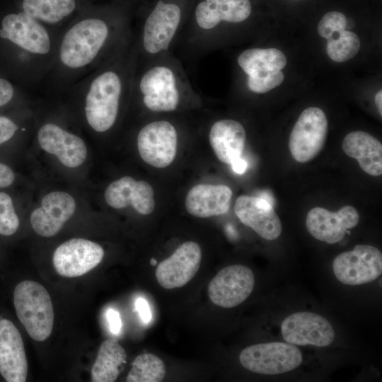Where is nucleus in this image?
<instances>
[{"label":"nucleus","instance_id":"18","mask_svg":"<svg viewBox=\"0 0 382 382\" xmlns=\"http://www.w3.org/2000/svg\"><path fill=\"white\" fill-rule=\"evenodd\" d=\"M37 140L43 150L56 156L66 167L76 168L86 158L87 148L82 139L55 124L43 125L37 132Z\"/></svg>","mask_w":382,"mask_h":382},{"label":"nucleus","instance_id":"13","mask_svg":"<svg viewBox=\"0 0 382 382\" xmlns=\"http://www.w3.org/2000/svg\"><path fill=\"white\" fill-rule=\"evenodd\" d=\"M281 332L284 340L294 345L325 347L335 338L334 330L324 317L307 311L287 316L282 323Z\"/></svg>","mask_w":382,"mask_h":382},{"label":"nucleus","instance_id":"40","mask_svg":"<svg viewBox=\"0 0 382 382\" xmlns=\"http://www.w3.org/2000/svg\"><path fill=\"white\" fill-rule=\"evenodd\" d=\"M296 1H300V0H296Z\"/></svg>","mask_w":382,"mask_h":382},{"label":"nucleus","instance_id":"21","mask_svg":"<svg viewBox=\"0 0 382 382\" xmlns=\"http://www.w3.org/2000/svg\"><path fill=\"white\" fill-rule=\"evenodd\" d=\"M231 189L225 185L199 184L185 197V208L192 216L207 218L226 214L231 205Z\"/></svg>","mask_w":382,"mask_h":382},{"label":"nucleus","instance_id":"23","mask_svg":"<svg viewBox=\"0 0 382 382\" xmlns=\"http://www.w3.org/2000/svg\"><path fill=\"white\" fill-rule=\"evenodd\" d=\"M342 147L365 173L373 176L382 174V144L374 136L363 131L352 132L344 138Z\"/></svg>","mask_w":382,"mask_h":382},{"label":"nucleus","instance_id":"14","mask_svg":"<svg viewBox=\"0 0 382 382\" xmlns=\"http://www.w3.org/2000/svg\"><path fill=\"white\" fill-rule=\"evenodd\" d=\"M202 256L201 247L197 243H183L170 257L157 265V282L163 288L167 289L185 286L199 270Z\"/></svg>","mask_w":382,"mask_h":382},{"label":"nucleus","instance_id":"31","mask_svg":"<svg viewBox=\"0 0 382 382\" xmlns=\"http://www.w3.org/2000/svg\"><path fill=\"white\" fill-rule=\"evenodd\" d=\"M347 25V20L343 13L330 11L320 19L317 31L322 37L328 40L333 33L346 29Z\"/></svg>","mask_w":382,"mask_h":382},{"label":"nucleus","instance_id":"27","mask_svg":"<svg viewBox=\"0 0 382 382\" xmlns=\"http://www.w3.org/2000/svg\"><path fill=\"white\" fill-rule=\"evenodd\" d=\"M166 376V366L163 361L151 353L137 356L127 376V382H160Z\"/></svg>","mask_w":382,"mask_h":382},{"label":"nucleus","instance_id":"30","mask_svg":"<svg viewBox=\"0 0 382 382\" xmlns=\"http://www.w3.org/2000/svg\"><path fill=\"white\" fill-rule=\"evenodd\" d=\"M19 224L11 197L0 192V234L6 236L14 234Z\"/></svg>","mask_w":382,"mask_h":382},{"label":"nucleus","instance_id":"37","mask_svg":"<svg viewBox=\"0 0 382 382\" xmlns=\"http://www.w3.org/2000/svg\"><path fill=\"white\" fill-rule=\"evenodd\" d=\"M231 166L232 170L236 173L243 174L245 171L248 167V163L243 158L241 157L234 160L231 163Z\"/></svg>","mask_w":382,"mask_h":382},{"label":"nucleus","instance_id":"33","mask_svg":"<svg viewBox=\"0 0 382 382\" xmlns=\"http://www.w3.org/2000/svg\"><path fill=\"white\" fill-rule=\"evenodd\" d=\"M14 95V88L7 80L0 78V107L11 101Z\"/></svg>","mask_w":382,"mask_h":382},{"label":"nucleus","instance_id":"32","mask_svg":"<svg viewBox=\"0 0 382 382\" xmlns=\"http://www.w3.org/2000/svg\"><path fill=\"white\" fill-rule=\"evenodd\" d=\"M18 129V125L11 119L0 116V144L11 139Z\"/></svg>","mask_w":382,"mask_h":382},{"label":"nucleus","instance_id":"22","mask_svg":"<svg viewBox=\"0 0 382 382\" xmlns=\"http://www.w3.org/2000/svg\"><path fill=\"white\" fill-rule=\"evenodd\" d=\"M209 144L217 158L229 164L241 158L244 150L246 132L243 125L232 119H221L209 128Z\"/></svg>","mask_w":382,"mask_h":382},{"label":"nucleus","instance_id":"7","mask_svg":"<svg viewBox=\"0 0 382 382\" xmlns=\"http://www.w3.org/2000/svg\"><path fill=\"white\" fill-rule=\"evenodd\" d=\"M328 123L324 112L317 107L305 109L294 125L289 148L294 160L306 163L315 158L325 144Z\"/></svg>","mask_w":382,"mask_h":382},{"label":"nucleus","instance_id":"25","mask_svg":"<svg viewBox=\"0 0 382 382\" xmlns=\"http://www.w3.org/2000/svg\"><path fill=\"white\" fill-rule=\"evenodd\" d=\"M77 0H22L21 11L45 24H57L76 10Z\"/></svg>","mask_w":382,"mask_h":382},{"label":"nucleus","instance_id":"10","mask_svg":"<svg viewBox=\"0 0 382 382\" xmlns=\"http://www.w3.org/2000/svg\"><path fill=\"white\" fill-rule=\"evenodd\" d=\"M254 285V274L249 267L229 265L221 269L210 281L208 295L216 306L233 308L248 299Z\"/></svg>","mask_w":382,"mask_h":382},{"label":"nucleus","instance_id":"19","mask_svg":"<svg viewBox=\"0 0 382 382\" xmlns=\"http://www.w3.org/2000/svg\"><path fill=\"white\" fill-rule=\"evenodd\" d=\"M0 374L8 382H24L28 362L21 333L14 324L0 319Z\"/></svg>","mask_w":382,"mask_h":382},{"label":"nucleus","instance_id":"36","mask_svg":"<svg viewBox=\"0 0 382 382\" xmlns=\"http://www.w3.org/2000/svg\"><path fill=\"white\" fill-rule=\"evenodd\" d=\"M15 180L13 170L7 165L0 162V188L10 186Z\"/></svg>","mask_w":382,"mask_h":382},{"label":"nucleus","instance_id":"35","mask_svg":"<svg viewBox=\"0 0 382 382\" xmlns=\"http://www.w3.org/2000/svg\"><path fill=\"white\" fill-rule=\"evenodd\" d=\"M135 308L144 323H148L151 321L152 315L146 300L141 297L137 299L135 301Z\"/></svg>","mask_w":382,"mask_h":382},{"label":"nucleus","instance_id":"29","mask_svg":"<svg viewBox=\"0 0 382 382\" xmlns=\"http://www.w3.org/2000/svg\"><path fill=\"white\" fill-rule=\"evenodd\" d=\"M246 86L254 93H265L279 86L284 75L282 70L267 71L247 74Z\"/></svg>","mask_w":382,"mask_h":382},{"label":"nucleus","instance_id":"26","mask_svg":"<svg viewBox=\"0 0 382 382\" xmlns=\"http://www.w3.org/2000/svg\"><path fill=\"white\" fill-rule=\"evenodd\" d=\"M237 64L245 75L283 69L286 64L284 54L276 48H248L241 52Z\"/></svg>","mask_w":382,"mask_h":382},{"label":"nucleus","instance_id":"34","mask_svg":"<svg viewBox=\"0 0 382 382\" xmlns=\"http://www.w3.org/2000/svg\"><path fill=\"white\" fill-rule=\"evenodd\" d=\"M110 330L114 335H118L122 328V321L119 313L113 308H109L106 313Z\"/></svg>","mask_w":382,"mask_h":382},{"label":"nucleus","instance_id":"5","mask_svg":"<svg viewBox=\"0 0 382 382\" xmlns=\"http://www.w3.org/2000/svg\"><path fill=\"white\" fill-rule=\"evenodd\" d=\"M13 304L18 320L33 340L41 342L50 336L54 308L42 285L31 280L21 282L13 291Z\"/></svg>","mask_w":382,"mask_h":382},{"label":"nucleus","instance_id":"20","mask_svg":"<svg viewBox=\"0 0 382 382\" xmlns=\"http://www.w3.org/2000/svg\"><path fill=\"white\" fill-rule=\"evenodd\" d=\"M105 199L114 209L131 205L143 215L151 214L155 208L151 185L146 181H137L130 176H125L111 183L105 190Z\"/></svg>","mask_w":382,"mask_h":382},{"label":"nucleus","instance_id":"39","mask_svg":"<svg viewBox=\"0 0 382 382\" xmlns=\"http://www.w3.org/2000/svg\"><path fill=\"white\" fill-rule=\"evenodd\" d=\"M150 263L151 264V265L155 266L157 265V261L155 258H151L150 260Z\"/></svg>","mask_w":382,"mask_h":382},{"label":"nucleus","instance_id":"8","mask_svg":"<svg viewBox=\"0 0 382 382\" xmlns=\"http://www.w3.org/2000/svg\"><path fill=\"white\" fill-rule=\"evenodd\" d=\"M137 148L141 159L150 166L163 168L173 161L178 133L168 120H155L144 125L137 134Z\"/></svg>","mask_w":382,"mask_h":382},{"label":"nucleus","instance_id":"15","mask_svg":"<svg viewBox=\"0 0 382 382\" xmlns=\"http://www.w3.org/2000/svg\"><path fill=\"white\" fill-rule=\"evenodd\" d=\"M359 220L358 212L352 206H345L335 212L314 207L307 214L306 226L316 239L334 244L342 241L347 230L355 227Z\"/></svg>","mask_w":382,"mask_h":382},{"label":"nucleus","instance_id":"38","mask_svg":"<svg viewBox=\"0 0 382 382\" xmlns=\"http://www.w3.org/2000/svg\"><path fill=\"white\" fill-rule=\"evenodd\" d=\"M375 103L381 115H382V91H378L374 98Z\"/></svg>","mask_w":382,"mask_h":382},{"label":"nucleus","instance_id":"11","mask_svg":"<svg viewBox=\"0 0 382 382\" xmlns=\"http://www.w3.org/2000/svg\"><path fill=\"white\" fill-rule=\"evenodd\" d=\"M104 256L103 248L84 238L68 240L57 248L52 262L56 272L64 277L82 276L98 266Z\"/></svg>","mask_w":382,"mask_h":382},{"label":"nucleus","instance_id":"1","mask_svg":"<svg viewBox=\"0 0 382 382\" xmlns=\"http://www.w3.org/2000/svg\"><path fill=\"white\" fill-rule=\"evenodd\" d=\"M127 13L112 8L74 23L62 40L59 57L71 69L83 68L102 54L111 56L132 40Z\"/></svg>","mask_w":382,"mask_h":382},{"label":"nucleus","instance_id":"17","mask_svg":"<svg viewBox=\"0 0 382 382\" xmlns=\"http://www.w3.org/2000/svg\"><path fill=\"white\" fill-rule=\"evenodd\" d=\"M76 202L72 196L62 191H54L45 195L41 206L30 214V224L40 236H55L73 216Z\"/></svg>","mask_w":382,"mask_h":382},{"label":"nucleus","instance_id":"24","mask_svg":"<svg viewBox=\"0 0 382 382\" xmlns=\"http://www.w3.org/2000/svg\"><path fill=\"white\" fill-rule=\"evenodd\" d=\"M127 354L120 343L112 338L105 340L99 348L91 369L93 382H113L126 363Z\"/></svg>","mask_w":382,"mask_h":382},{"label":"nucleus","instance_id":"3","mask_svg":"<svg viewBox=\"0 0 382 382\" xmlns=\"http://www.w3.org/2000/svg\"><path fill=\"white\" fill-rule=\"evenodd\" d=\"M252 11L250 0H196L174 52L196 62L221 43L224 28L244 23Z\"/></svg>","mask_w":382,"mask_h":382},{"label":"nucleus","instance_id":"4","mask_svg":"<svg viewBox=\"0 0 382 382\" xmlns=\"http://www.w3.org/2000/svg\"><path fill=\"white\" fill-rule=\"evenodd\" d=\"M196 0H143L132 45L140 64L173 52Z\"/></svg>","mask_w":382,"mask_h":382},{"label":"nucleus","instance_id":"2","mask_svg":"<svg viewBox=\"0 0 382 382\" xmlns=\"http://www.w3.org/2000/svg\"><path fill=\"white\" fill-rule=\"evenodd\" d=\"M195 89L181 59L168 52L137 64L131 95L151 112L168 113L197 104L200 99Z\"/></svg>","mask_w":382,"mask_h":382},{"label":"nucleus","instance_id":"6","mask_svg":"<svg viewBox=\"0 0 382 382\" xmlns=\"http://www.w3.org/2000/svg\"><path fill=\"white\" fill-rule=\"evenodd\" d=\"M241 365L257 374L274 375L294 370L302 361L299 349L290 343L272 342L248 346L239 356Z\"/></svg>","mask_w":382,"mask_h":382},{"label":"nucleus","instance_id":"12","mask_svg":"<svg viewBox=\"0 0 382 382\" xmlns=\"http://www.w3.org/2000/svg\"><path fill=\"white\" fill-rule=\"evenodd\" d=\"M0 37L34 54H46L51 48L50 35L43 24L22 11L3 18Z\"/></svg>","mask_w":382,"mask_h":382},{"label":"nucleus","instance_id":"28","mask_svg":"<svg viewBox=\"0 0 382 382\" xmlns=\"http://www.w3.org/2000/svg\"><path fill=\"white\" fill-rule=\"evenodd\" d=\"M358 35L348 30L333 33L328 40L326 52L328 57L335 62H344L353 58L360 48Z\"/></svg>","mask_w":382,"mask_h":382},{"label":"nucleus","instance_id":"16","mask_svg":"<svg viewBox=\"0 0 382 382\" xmlns=\"http://www.w3.org/2000/svg\"><path fill=\"white\" fill-rule=\"evenodd\" d=\"M234 212L243 224L265 240H274L282 233L279 216L272 204L262 197L241 195L235 202Z\"/></svg>","mask_w":382,"mask_h":382},{"label":"nucleus","instance_id":"9","mask_svg":"<svg viewBox=\"0 0 382 382\" xmlns=\"http://www.w3.org/2000/svg\"><path fill=\"white\" fill-rule=\"evenodd\" d=\"M336 278L347 285H360L378 278L382 273V253L369 245H357L352 250L339 254L333 260Z\"/></svg>","mask_w":382,"mask_h":382}]
</instances>
